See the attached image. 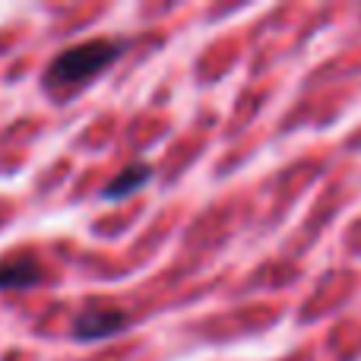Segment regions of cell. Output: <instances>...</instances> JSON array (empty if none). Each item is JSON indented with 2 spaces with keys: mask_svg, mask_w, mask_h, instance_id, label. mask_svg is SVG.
Listing matches in <instances>:
<instances>
[{
  "mask_svg": "<svg viewBox=\"0 0 361 361\" xmlns=\"http://www.w3.org/2000/svg\"><path fill=\"white\" fill-rule=\"evenodd\" d=\"M44 279V267L35 254H6L0 260V292L35 288Z\"/></svg>",
  "mask_w": 361,
  "mask_h": 361,
  "instance_id": "cell-3",
  "label": "cell"
},
{
  "mask_svg": "<svg viewBox=\"0 0 361 361\" xmlns=\"http://www.w3.org/2000/svg\"><path fill=\"white\" fill-rule=\"evenodd\" d=\"M149 178H152V165L149 162H133V165H127L121 175H114L105 187H102V197L105 200L133 197L137 190H143V187L149 184Z\"/></svg>",
  "mask_w": 361,
  "mask_h": 361,
  "instance_id": "cell-4",
  "label": "cell"
},
{
  "mask_svg": "<svg viewBox=\"0 0 361 361\" xmlns=\"http://www.w3.org/2000/svg\"><path fill=\"white\" fill-rule=\"evenodd\" d=\"M130 324V314L114 305H86L73 314L70 336L73 343H102L108 336H118Z\"/></svg>",
  "mask_w": 361,
  "mask_h": 361,
  "instance_id": "cell-2",
  "label": "cell"
},
{
  "mask_svg": "<svg viewBox=\"0 0 361 361\" xmlns=\"http://www.w3.org/2000/svg\"><path fill=\"white\" fill-rule=\"evenodd\" d=\"M124 54V42L118 38H89V42L70 44L44 70V86L51 92H76V89L89 86L99 73H105L118 57Z\"/></svg>",
  "mask_w": 361,
  "mask_h": 361,
  "instance_id": "cell-1",
  "label": "cell"
}]
</instances>
